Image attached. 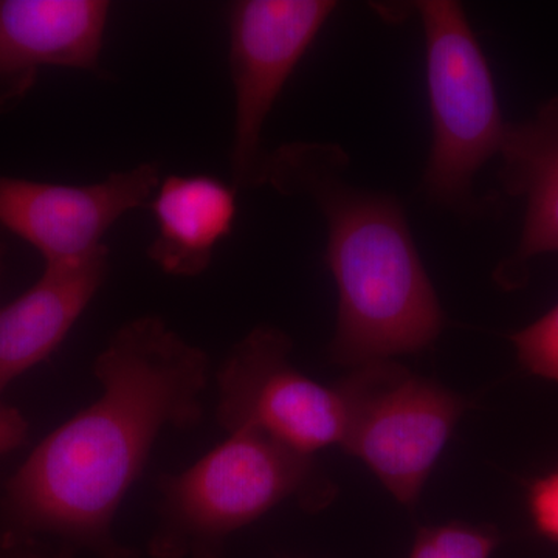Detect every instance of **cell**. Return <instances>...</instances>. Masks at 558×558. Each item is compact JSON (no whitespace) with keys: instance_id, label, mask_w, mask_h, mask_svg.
<instances>
[{"instance_id":"cell-1","label":"cell","mask_w":558,"mask_h":558,"mask_svg":"<svg viewBox=\"0 0 558 558\" xmlns=\"http://www.w3.org/2000/svg\"><path fill=\"white\" fill-rule=\"evenodd\" d=\"M208 365L159 317L117 330L95 360L100 399L47 436L7 483V527L95 558H138L113 535V520L160 433L202 421Z\"/></svg>"},{"instance_id":"cell-2","label":"cell","mask_w":558,"mask_h":558,"mask_svg":"<svg viewBox=\"0 0 558 558\" xmlns=\"http://www.w3.org/2000/svg\"><path fill=\"white\" fill-rule=\"evenodd\" d=\"M332 146L293 143L266 157L263 185L312 197L328 222L326 264L339 290L330 355L349 368L417 354L442 330L444 314L402 205L347 186Z\"/></svg>"},{"instance_id":"cell-3","label":"cell","mask_w":558,"mask_h":558,"mask_svg":"<svg viewBox=\"0 0 558 558\" xmlns=\"http://www.w3.org/2000/svg\"><path fill=\"white\" fill-rule=\"evenodd\" d=\"M159 490L153 558H226L230 535L281 502L317 512L336 497L314 457L256 432L230 433L185 472L161 475Z\"/></svg>"},{"instance_id":"cell-4","label":"cell","mask_w":558,"mask_h":558,"mask_svg":"<svg viewBox=\"0 0 558 558\" xmlns=\"http://www.w3.org/2000/svg\"><path fill=\"white\" fill-rule=\"evenodd\" d=\"M427 47L433 143L424 186L446 207L468 204L476 172L499 153L506 126L494 76L461 3H416Z\"/></svg>"},{"instance_id":"cell-5","label":"cell","mask_w":558,"mask_h":558,"mask_svg":"<svg viewBox=\"0 0 558 558\" xmlns=\"http://www.w3.org/2000/svg\"><path fill=\"white\" fill-rule=\"evenodd\" d=\"M336 387L347 413L341 449L413 508L468 402L392 360L352 368Z\"/></svg>"},{"instance_id":"cell-6","label":"cell","mask_w":558,"mask_h":558,"mask_svg":"<svg viewBox=\"0 0 558 558\" xmlns=\"http://www.w3.org/2000/svg\"><path fill=\"white\" fill-rule=\"evenodd\" d=\"M292 340L260 326L233 348L218 371V421L227 432H256L314 457L341 446L347 413L339 388L290 363Z\"/></svg>"},{"instance_id":"cell-7","label":"cell","mask_w":558,"mask_h":558,"mask_svg":"<svg viewBox=\"0 0 558 558\" xmlns=\"http://www.w3.org/2000/svg\"><path fill=\"white\" fill-rule=\"evenodd\" d=\"M330 0H242L230 9L234 190L263 185V130L286 83L325 27Z\"/></svg>"},{"instance_id":"cell-8","label":"cell","mask_w":558,"mask_h":558,"mask_svg":"<svg viewBox=\"0 0 558 558\" xmlns=\"http://www.w3.org/2000/svg\"><path fill=\"white\" fill-rule=\"evenodd\" d=\"M160 168L142 163L90 185H60L0 175V223L35 247L46 266H69L97 255L117 220L149 205Z\"/></svg>"},{"instance_id":"cell-9","label":"cell","mask_w":558,"mask_h":558,"mask_svg":"<svg viewBox=\"0 0 558 558\" xmlns=\"http://www.w3.org/2000/svg\"><path fill=\"white\" fill-rule=\"evenodd\" d=\"M109 11L102 0H0V112L21 105L43 69L100 73Z\"/></svg>"},{"instance_id":"cell-10","label":"cell","mask_w":558,"mask_h":558,"mask_svg":"<svg viewBox=\"0 0 558 558\" xmlns=\"http://www.w3.org/2000/svg\"><path fill=\"white\" fill-rule=\"evenodd\" d=\"M109 250L69 266H46L39 281L0 307V395L49 357L87 310L108 274Z\"/></svg>"},{"instance_id":"cell-11","label":"cell","mask_w":558,"mask_h":558,"mask_svg":"<svg viewBox=\"0 0 558 558\" xmlns=\"http://www.w3.org/2000/svg\"><path fill=\"white\" fill-rule=\"evenodd\" d=\"M157 236L148 258L172 277H199L233 231L236 190L211 175H170L149 202Z\"/></svg>"},{"instance_id":"cell-12","label":"cell","mask_w":558,"mask_h":558,"mask_svg":"<svg viewBox=\"0 0 558 558\" xmlns=\"http://www.w3.org/2000/svg\"><path fill=\"white\" fill-rule=\"evenodd\" d=\"M498 154L502 185L526 204L519 250L510 266L558 252V97L543 105L534 119L508 124Z\"/></svg>"},{"instance_id":"cell-13","label":"cell","mask_w":558,"mask_h":558,"mask_svg":"<svg viewBox=\"0 0 558 558\" xmlns=\"http://www.w3.org/2000/svg\"><path fill=\"white\" fill-rule=\"evenodd\" d=\"M498 543L495 527L453 521L418 529L410 558H490Z\"/></svg>"},{"instance_id":"cell-14","label":"cell","mask_w":558,"mask_h":558,"mask_svg":"<svg viewBox=\"0 0 558 558\" xmlns=\"http://www.w3.org/2000/svg\"><path fill=\"white\" fill-rule=\"evenodd\" d=\"M521 366L542 379L558 381V304L510 337Z\"/></svg>"},{"instance_id":"cell-15","label":"cell","mask_w":558,"mask_h":558,"mask_svg":"<svg viewBox=\"0 0 558 558\" xmlns=\"http://www.w3.org/2000/svg\"><path fill=\"white\" fill-rule=\"evenodd\" d=\"M527 508L538 534L558 545V469L532 484Z\"/></svg>"},{"instance_id":"cell-16","label":"cell","mask_w":558,"mask_h":558,"mask_svg":"<svg viewBox=\"0 0 558 558\" xmlns=\"http://www.w3.org/2000/svg\"><path fill=\"white\" fill-rule=\"evenodd\" d=\"M76 550L13 529H0V558H73Z\"/></svg>"},{"instance_id":"cell-17","label":"cell","mask_w":558,"mask_h":558,"mask_svg":"<svg viewBox=\"0 0 558 558\" xmlns=\"http://www.w3.org/2000/svg\"><path fill=\"white\" fill-rule=\"evenodd\" d=\"M28 424L20 411L0 402V457L16 450L27 440Z\"/></svg>"}]
</instances>
